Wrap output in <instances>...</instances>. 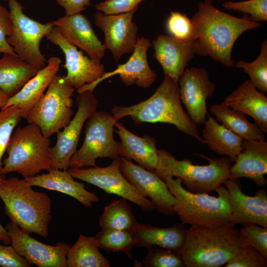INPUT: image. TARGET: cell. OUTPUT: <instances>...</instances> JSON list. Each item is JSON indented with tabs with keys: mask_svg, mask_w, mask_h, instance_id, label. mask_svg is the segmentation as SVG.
<instances>
[{
	"mask_svg": "<svg viewBox=\"0 0 267 267\" xmlns=\"http://www.w3.org/2000/svg\"><path fill=\"white\" fill-rule=\"evenodd\" d=\"M191 20L195 53L209 56L228 68L235 66L231 51L237 39L245 31L261 26L248 16L238 18L220 10L212 0L199 2Z\"/></svg>",
	"mask_w": 267,
	"mask_h": 267,
	"instance_id": "obj_1",
	"label": "cell"
},
{
	"mask_svg": "<svg viewBox=\"0 0 267 267\" xmlns=\"http://www.w3.org/2000/svg\"><path fill=\"white\" fill-rule=\"evenodd\" d=\"M111 113L116 122L130 116L138 126L143 123H163L175 126L177 130L205 144L197 125L183 109L178 83L165 77L155 92L148 99L129 106L114 105Z\"/></svg>",
	"mask_w": 267,
	"mask_h": 267,
	"instance_id": "obj_2",
	"label": "cell"
},
{
	"mask_svg": "<svg viewBox=\"0 0 267 267\" xmlns=\"http://www.w3.org/2000/svg\"><path fill=\"white\" fill-rule=\"evenodd\" d=\"M0 198L11 222L29 234L48 237L52 216L51 200L46 193L34 190L24 178L12 177L0 182Z\"/></svg>",
	"mask_w": 267,
	"mask_h": 267,
	"instance_id": "obj_3",
	"label": "cell"
},
{
	"mask_svg": "<svg viewBox=\"0 0 267 267\" xmlns=\"http://www.w3.org/2000/svg\"><path fill=\"white\" fill-rule=\"evenodd\" d=\"M246 245L231 225L215 228L190 225L178 251L186 267H219L225 265Z\"/></svg>",
	"mask_w": 267,
	"mask_h": 267,
	"instance_id": "obj_4",
	"label": "cell"
},
{
	"mask_svg": "<svg viewBox=\"0 0 267 267\" xmlns=\"http://www.w3.org/2000/svg\"><path fill=\"white\" fill-rule=\"evenodd\" d=\"M164 180L176 200L175 210L182 224L208 228L231 225V207L226 186L218 188L215 191L218 196L215 197L189 191L178 178L167 177Z\"/></svg>",
	"mask_w": 267,
	"mask_h": 267,
	"instance_id": "obj_5",
	"label": "cell"
},
{
	"mask_svg": "<svg viewBox=\"0 0 267 267\" xmlns=\"http://www.w3.org/2000/svg\"><path fill=\"white\" fill-rule=\"evenodd\" d=\"M157 152L158 162L155 173L163 180L167 177L180 178L192 193L209 194L229 178L231 166L227 157H208L197 154L209 163L196 165L188 159H177L165 149H158Z\"/></svg>",
	"mask_w": 267,
	"mask_h": 267,
	"instance_id": "obj_6",
	"label": "cell"
},
{
	"mask_svg": "<svg viewBox=\"0 0 267 267\" xmlns=\"http://www.w3.org/2000/svg\"><path fill=\"white\" fill-rule=\"evenodd\" d=\"M51 141L36 124L16 129L12 135L2 161V174L16 172L24 178L33 177L51 167Z\"/></svg>",
	"mask_w": 267,
	"mask_h": 267,
	"instance_id": "obj_7",
	"label": "cell"
},
{
	"mask_svg": "<svg viewBox=\"0 0 267 267\" xmlns=\"http://www.w3.org/2000/svg\"><path fill=\"white\" fill-rule=\"evenodd\" d=\"M75 89L64 76L57 75L28 114V123L37 125L47 137L62 130L73 115L72 97Z\"/></svg>",
	"mask_w": 267,
	"mask_h": 267,
	"instance_id": "obj_8",
	"label": "cell"
},
{
	"mask_svg": "<svg viewBox=\"0 0 267 267\" xmlns=\"http://www.w3.org/2000/svg\"><path fill=\"white\" fill-rule=\"evenodd\" d=\"M116 122L108 112H94L86 122L83 143L71 158L70 168L95 167L98 158L120 157L113 135Z\"/></svg>",
	"mask_w": 267,
	"mask_h": 267,
	"instance_id": "obj_9",
	"label": "cell"
},
{
	"mask_svg": "<svg viewBox=\"0 0 267 267\" xmlns=\"http://www.w3.org/2000/svg\"><path fill=\"white\" fill-rule=\"evenodd\" d=\"M7 1L12 23L8 43L24 60L39 69L43 68L47 60L40 50V43L54 26L53 22L42 24L26 15L23 6L17 0Z\"/></svg>",
	"mask_w": 267,
	"mask_h": 267,
	"instance_id": "obj_10",
	"label": "cell"
},
{
	"mask_svg": "<svg viewBox=\"0 0 267 267\" xmlns=\"http://www.w3.org/2000/svg\"><path fill=\"white\" fill-rule=\"evenodd\" d=\"M77 111L63 130L57 133L56 141L50 147V169L68 170L71 158L77 150L80 134L88 119L97 110L98 101L93 91L78 93L76 98Z\"/></svg>",
	"mask_w": 267,
	"mask_h": 267,
	"instance_id": "obj_11",
	"label": "cell"
},
{
	"mask_svg": "<svg viewBox=\"0 0 267 267\" xmlns=\"http://www.w3.org/2000/svg\"><path fill=\"white\" fill-rule=\"evenodd\" d=\"M120 165V157L113 159L110 165L105 167L69 168L68 171L73 178L98 187L108 194L129 200L145 211L155 210L151 201L143 196L125 178Z\"/></svg>",
	"mask_w": 267,
	"mask_h": 267,
	"instance_id": "obj_12",
	"label": "cell"
},
{
	"mask_svg": "<svg viewBox=\"0 0 267 267\" xmlns=\"http://www.w3.org/2000/svg\"><path fill=\"white\" fill-rule=\"evenodd\" d=\"M120 170L128 181L144 197L150 199L155 209L160 214H176V200L166 183L155 172L148 171L131 160L120 157Z\"/></svg>",
	"mask_w": 267,
	"mask_h": 267,
	"instance_id": "obj_13",
	"label": "cell"
},
{
	"mask_svg": "<svg viewBox=\"0 0 267 267\" xmlns=\"http://www.w3.org/2000/svg\"><path fill=\"white\" fill-rule=\"evenodd\" d=\"M15 251L31 265L39 267H67L66 254L70 245L60 241L44 244L30 236L11 222L5 226Z\"/></svg>",
	"mask_w": 267,
	"mask_h": 267,
	"instance_id": "obj_14",
	"label": "cell"
},
{
	"mask_svg": "<svg viewBox=\"0 0 267 267\" xmlns=\"http://www.w3.org/2000/svg\"><path fill=\"white\" fill-rule=\"evenodd\" d=\"M137 9L109 15L98 11L94 15L95 25L104 35L103 46L111 52L116 62L124 54L133 52L135 48L138 28L133 18Z\"/></svg>",
	"mask_w": 267,
	"mask_h": 267,
	"instance_id": "obj_15",
	"label": "cell"
},
{
	"mask_svg": "<svg viewBox=\"0 0 267 267\" xmlns=\"http://www.w3.org/2000/svg\"><path fill=\"white\" fill-rule=\"evenodd\" d=\"M46 39L62 50L65 63L63 66L67 70L64 78L67 83L79 89L85 85L90 84L105 74L103 64L85 55L82 50L69 44L54 26L45 35Z\"/></svg>",
	"mask_w": 267,
	"mask_h": 267,
	"instance_id": "obj_16",
	"label": "cell"
},
{
	"mask_svg": "<svg viewBox=\"0 0 267 267\" xmlns=\"http://www.w3.org/2000/svg\"><path fill=\"white\" fill-rule=\"evenodd\" d=\"M179 93L191 120L198 126L204 124L208 114L207 99L212 97L215 85L207 71L202 68L185 69L178 79Z\"/></svg>",
	"mask_w": 267,
	"mask_h": 267,
	"instance_id": "obj_17",
	"label": "cell"
},
{
	"mask_svg": "<svg viewBox=\"0 0 267 267\" xmlns=\"http://www.w3.org/2000/svg\"><path fill=\"white\" fill-rule=\"evenodd\" d=\"M151 45L152 43L148 39L138 37L132 54L126 63L119 65L113 71L105 72L96 81L77 89V92L85 90L93 91L100 82L115 75H118L121 81L127 86L135 85L142 88H149L155 82L157 77L147 61V52Z\"/></svg>",
	"mask_w": 267,
	"mask_h": 267,
	"instance_id": "obj_18",
	"label": "cell"
},
{
	"mask_svg": "<svg viewBox=\"0 0 267 267\" xmlns=\"http://www.w3.org/2000/svg\"><path fill=\"white\" fill-rule=\"evenodd\" d=\"M231 207V225L254 223L267 227V193L260 188L254 196L243 192L238 178H228L224 183Z\"/></svg>",
	"mask_w": 267,
	"mask_h": 267,
	"instance_id": "obj_19",
	"label": "cell"
},
{
	"mask_svg": "<svg viewBox=\"0 0 267 267\" xmlns=\"http://www.w3.org/2000/svg\"><path fill=\"white\" fill-rule=\"evenodd\" d=\"M152 44L154 57L161 65L165 76L178 83L195 54V40H180L160 34L153 40Z\"/></svg>",
	"mask_w": 267,
	"mask_h": 267,
	"instance_id": "obj_20",
	"label": "cell"
},
{
	"mask_svg": "<svg viewBox=\"0 0 267 267\" xmlns=\"http://www.w3.org/2000/svg\"><path fill=\"white\" fill-rule=\"evenodd\" d=\"M53 24L70 44L85 51L88 56L100 63L105 49L95 34L90 21L81 13L61 17Z\"/></svg>",
	"mask_w": 267,
	"mask_h": 267,
	"instance_id": "obj_21",
	"label": "cell"
},
{
	"mask_svg": "<svg viewBox=\"0 0 267 267\" xmlns=\"http://www.w3.org/2000/svg\"><path fill=\"white\" fill-rule=\"evenodd\" d=\"M61 61L58 57H51L47 60L46 65L39 70L18 92L8 98L0 109L16 106L20 109L22 118L26 119L30 111L57 75Z\"/></svg>",
	"mask_w": 267,
	"mask_h": 267,
	"instance_id": "obj_22",
	"label": "cell"
},
{
	"mask_svg": "<svg viewBox=\"0 0 267 267\" xmlns=\"http://www.w3.org/2000/svg\"><path fill=\"white\" fill-rule=\"evenodd\" d=\"M230 169L229 178H246L258 186L267 184V142L243 139L242 149Z\"/></svg>",
	"mask_w": 267,
	"mask_h": 267,
	"instance_id": "obj_23",
	"label": "cell"
},
{
	"mask_svg": "<svg viewBox=\"0 0 267 267\" xmlns=\"http://www.w3.org/2000/svg\"><path fill=\"white\" fill-rule=\"evenodd\" d=\"M115 127L120 139L118 143L120 156L134 160L144 169L155 172L158 162L155 139L149 135L143 137L136 135L118 121Z\"/></svg>",
	"mask_w": 267,
	"mask_h": 267,
	"instance_id": "obj_24",
	"label": "cell"
},
{
	"mask_svg": "<svg viewBox=\"0 0 267 267\" xmlns=\"http://www.w3.org/2000/svg\"><path fill=\"white\" fill-rule=\"evenodd\" d=\"M31 186L56 191L75 198L87 207L99 202L98 197L87 190L85 184L76 181L68 170L49 169L48 173L24 178Z\"/></svg>",
	"mask_w": 267,
	"mask_h": 267,
	"instance_id": "obj_25",
	"label": "cell"
},
{
	"mask_svg": "<svg viewBox=\"0 0 267 267\" xmlns=\"http://www.w3.org/2000/svg\"><path fill=\"white\" fill-rule=\"evenodd\" d=\"M222 103L250 116L260 129L267 133V98L249 80L244 81Z\"/></svg>",
	"mask_w": 267,
	"mask_h": 267,
	"instance_id": "obj_26",
	"label": "cell"
},
{
	"mask_svg": "<svg viewBox=\"0 0 267 267\" xmlns=\"http://www.w3.org/2000/svg\"><path fill=\"white\" fill-rule=\"evenodd\" d=\"M181 222L161 228L150 224L137 223L133 230L137 247L147 249L157 246L176 251L183 245L187 228Z\"/></svg>",
	"mask_w": 267,
	"mask_h": 267,
	"instance_id": "obj_27",
	"label": "cell"
},
{
	"mask_svg": "<svg viewBox=\"0 0 267 267\" xmlns=\"http://www.w3.org/2000/svg\"><path fill=\"white\" fill-rule=\"evenodd\" d=\"M202 131L205 144L213 152L226 156L230 162H234L242 149L243 139L208 115Z\"/></svg>",
	"mask_w": 267,
	"mask_h": 267,
	"instance_id": "obj_28",
	"label": "cell"
},
{
	"mask_svg": "<svg viewBox=\"0 0 267 267\" xmlns=\"http://www.w3.org/2000/svg\"><path fill=\"white\" fill-rule=\"evenodd\" d=\"M39 70L16 54L4 53L0 58V89L9 98L18 92Z\"/></svg>",
	"mask_w": 267,
	"mask_h": 267,
	"instance_id": "obj_29",
	"label": "cell"
},
{
	"mask_svg": "<svg viewBox=\"0 0 267 267\" xmlns=\"http://www.w3.org/2000/svg\"><path fill=\"white\" fill-rule=\"evenodd\" d=\"M210 112L219 123L243 139L266 140L265 133L240 111L222 103L212 105Z\"/></svg>",
	"mask_w": 267,
	"mask_h": 267,
	"instance_id": "obj_30",
	"label": "cell"
},
{
	"mask_svg": "<svg viewBox=\"0 0 267 267\" xmlns=\"http://www.w3.org/2000/svg\"><path fill=\"white\" fill-rule=\"evenodd\" d=\"M95 236L80 234L68 249L67 267H109V261L99 251Z\"/></svg>",
	"mask_w": 267,
	"mask_h": 267,
	"instance_id": "obj_31",
	"label": "cell"
},
{
	"mask_svg": "<svg viewBox=\"0 0 267 267\" xmlns=\"http://www.w3.org/2000/svg\"><path fill=\"white\" fill-rule=\"evenodd\" d=\"M138 222L124 198L115 200L104 208L99 219L101 229L133 230Z\"/></svg>",
	"mask_w": 267,
	"mask_h": 267,
	"instance_id": "obj_32",
	"label": "cell"
},
{
	"mask_svg": "<svg viewBox=\"0 0 267 267\" xmlns=\"http://www.w3.org/2000/svg\"><path fill=\"white\" fill-rule=\"evenodd\" d=\"M95 237L99 248L108 252H122L132 259V251L135 245L132 230L101 229Z\"/></svg>",
	"mask_w": 267,
	"mask_h": 267,
	"instance_id": "obj_33",
	"label": "cell"
},
{
	"mask_svg": "<svg viewBox=\"0 0 267 267\" xmlns=\"http://www.w3.org/2000/svg\"><path fill=\"white\" fill-rule=\"evenodd\" d=\"M238 68H241L250 77V81L263 93L267 92V41L261 45L260 53L256 59L251 62L239 60L235 64Z\"/></svg>",
	"mask_w": 267,
	"mask_h": 267,
	"instance_id": "obj_34",
	"label": "cell"
},
{
	"mask_svg": "<svg viewBox=\"0 0 267 267\" xmlns=\"http://www.w3.org/2000/svg\"><path fill=\"white\" fill-rule=\"evenodd\" d=\"M22 118L19 108L11 106L0 110V177L5 178L2 174V158L12 136L15 128Z\"/></svg>",
	"mask_w": 267,
	"mask_h": 267,
	"instance_id": "obj_35",
	"label": "cell"
},
{
	"mask_svg": "<svg viewBox=\"0 0 267 267\" xmlns=\"http://www.w3.org/2000/svg\"><path fill=\"white\" fill-rule=\"evenodd\" d=\"M141 263L145 267H185L178 251L163 248L148 249Z\"/></svg>",
	"mask_w": 267,
	"mask_h": 267,
	"instance_id": "obj_36",
	"label": "cell"
},
{
	"mask_svg": "<svg viewBox=\"0 0 267 267\" xmlns=\"http://www.w3.org/2000/svg\"><path fill=\"white\" fill-rule=\"evenodd\" d=\"M227 10L239 11L249 14L248 18L254 22L267 21V0L226 1L222 5Z\"/></svg>",
	"mask_w": 267,
	"mask_h": 267,
	"instance_id": "obj_37",
	"label": "cell"
},
{
	"mask_svg": "<svg viewBox=\"0 0 267 267\" xmlns=\"http://www.w3.org/2000/svg\"><path fill=\"white\" fill-rule=\"evenodd\" d=\"M239 232L246 245L254 248L267 257V227L246 223L242 225Z\"/></svg>",
	"mask_w": 267,
	"mask_h": 267,
	"instance_id": "obj_38",
	"label": "cell"
},
{
	"mask_svg": "<svg viewBox=\"0 0 267 267\" xmlns=\"http://www.w3.org/2000/svg\"><path fill=\"white\" fill-rule=\"evenodd\" d=\"M166 29L168 33L175 38L180 40L193 39L192 22L185 14L171 11L167 20Z\"/></svg>",
	"mask_w": 267,
	"mask_h": 267,
	"instance_id": "obj_39",
	"label": "cell"
},
{
	"mask_svg": "<svg viewBox=\"0 0 267 267\" xmlns=\"http://www.w3.org/2000/svg\"><path fill=\"white\" fill-rule=\"evenodd\" d=\"M225 267H267V257L254 248L246 245Z\"/></svg>",
	"mask_w": 267,
	"mask_h": 267,
	"instance_id": "obj_40",
	"label": "cell"
},
{
	"mask_svg": "<svg viewBox=\"0 0 267 267\" xmlns=\"http://www.w3.org/2000/svg\"><path fill=\"white\" fill-rule=\"evenodd\" d=\"M144 0H105L95 5V8L105 14H116L130 12L138 8Z\"/></svg>",
	"mask_w": 267,
	"mask_h": 267,
	"instance_id": "obj_41",
	"label": "cell"
},
{
	"mask_svg": "<svg viewBox=\"0 0 267 267\" xmlns=\"http://www.w3.org/2000/svg\"><path fill=\"white\" fill-rule=\"evenodd\" d=\"M12 23L9 11L0 4V53L16 54L8 43L7 38L10 35Z\"/></svg>",
	"mask_w": 267,
	"mask_h": 267,
	"instance_id": "obj_42",
	"label": "cell"
},
{
	"mask_svg": "<svg viewBox=\"0 0 267 267\" xmlns=\"http://www.w3.org/2000/svg\"><path fill=\"white\" fill-rule=\"evenodd\" d=\"M31 266L21 256L10 244H0V267H29Z\"/></svg>",
	"mask_w": 267,
	"mask_h": 267,
	"instance_id": "obj_43",
	"label": "cell"
},
{
	"mask_svg": "<svg viewBox=\"0 0 267 267\" xmlns=\"http://www.w3.org/2000/svg\"><path fill=\"white\" fill-rule=\"evenodd\" d=\"M91 0H55L65 10L66 16L81 13L90 5Z\"/></svg>",
	"mask_w": 267,
	"mask_h": 267,
	"instance_id": "obj_44",
	"label": "cell"
},
{
	"mask_svg": "<svg viewBox=\"0 0 267 267\" xmlns=\"http://www.w3.org/2000/svg\"><path fill=\"white\" fill-rule=\"evenodd\" d=\"M0 240L7 245L11 244V240L5 227L0 223Z\"/></svg>",
	"mask_w": 267,
	"mask_h": 267,
	"instance_id": "obj_45",
	"label": "cell"
},
{
	"mask_svg": "<svg viewBox=\"0 0 267 267\" xmlns=\"http://www.w3.org/2000/svg\"><path fill=\"white\" fill-rule=\"evenodd\" d=\"M8 98L6 93L0 89V108H2L5 104L6 101Z\"/></svg>",
	"mask_w": 267,
	"mask_h": 267,
	"instance_id": "obj_46",
	"label": "cell"
},
{
	"mask_svg": "<svg viewBox=\"0 0 267 267\" xmlns=\"http://www.w3.org/2000/svg\"><path fill=\"white\" fill-rule=\"evenodd\" d=\"M4 178H1L0 177V182L2 181V179H3Z\"/></svg>",
	"mask_w": 267,
	"mask_h": 267,
	"instance_id": "obj_47",
	"label": "cell"
},
{
	"mask_svg": "<svg viewBox=\"0 0 267 267\" xmlns=\"http://www.w3.org/2000/svg\"><path fill=\"white\" fill-rule=\"evenodd\" d=\"M4 0V1H7V0Z\"/></svg>",
	"mask_w": 267,
	"mask_h": 267,
	"instance_id": "obj_48",
	"label": "cell"
}]
</instances>
